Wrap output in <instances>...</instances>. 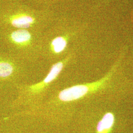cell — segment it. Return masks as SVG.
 <instances>
[{
	"label": "cell",
	"mask_w": 133,
	"mask_h": 133,
	"mask_svg": "<svg viewBox=\"0 0 133 133\" xmlns=\"http://www.w3.org/2000/svg\"><path fill=\"white\" fill-rule=\"evenodd\" d=\"M114 123V116L111 112H107L97 124V133H109Z\"/></svg>",
	"instance_id": "obj_6"
},
{
	"label": "cell",
	"mask_w": 133,
	"mask_h": 133,
	"mask_svg": "<svg viewBox=\"0 0 133 133\" xmlns=\"http://www.w3.org/2000/svg\"><path fill=\"white\" fill-rule=\"evenodd\" d=\"M22 71L14 63L9 60H0V81L14 79L18 78Z\"/></svg>",
	"instance_id": "obj_3"
},
{
	"label": "cell",
	"mask_w": 133,
	"mask_h": 133,
	"mask_svg": "<svg viewBox=\"0 0 133 133\" xmlns=\"http://www.w3.org/2000/svg\"><path fill=\"white\" fill-rule=\"evenodd\" d=\"M68 44L66 38L63 36H58L53 38L50 43V51L55 55H58L64 52Z\"/></svg>",
	"instance_id": "obj_7"
},
{
	"label": "cell",
	"mask_w": 133,
	"mask_h": 133,
	"mask_svg": "<svg viewBox=\"0 0 133 133\" xmlns=\"http://www.w3.org/2000/svg\"><path fill=\"white\" fill-rule=\"evenodd\" d=\"M10 39L17 46L25 48L31 44L33 38L31 34L27 30L19 29L11 33Z\"/></svg>",
	"instance_id": "obj_4"
},
{
	"label": "cell",
	"mask_w": 133,
	"mask_h": 133,
	"mask_svg": "<svg viewBox=\"0 0 133 133\" xmlns=\"http://www.w3.org/2000/svg\"><path fill=\"white\" fill-rule=\"evenodd\" d=\"M105 81L106 79L104 78L98 81L72 86L58 91L53 96L52 99L46 103L48 105L46 108L49 109L52 107L53 109L57 107H62L65 104L81 99L97 90Z\"/></svg>",
	"instance_id": "obj_2"
},
{
	"label": "cell",
	"mask_w": 133,
	"mask_h": 133,
	"mask_svg": "<svg viewBox=\"0 0 133 133\" xmlns=\"http://www.w3.org/2000/svg\"><path fill=\"white\" fill-rule=\"evenodd\" d=\"M67 60L64 59L54 64L42 81L33 84L21 86L16 104L31 109L37 107L50 86L62 72Z\"/></svg>",
	"instance_id": "obj_1"
},
{
	"label": "cell",
	"mask_w": 133,
	"mask_h": 133,
	"mask_svg": "<svg viewBox=\"0 0 133 133\" xmlns=\"http://www.w3.org/2000/svg\"><path fill=\"white\" fill-rule=\"evenodd\" d=\"M35 20L28 14H20L15 15L11 19V24L15 27L22 29L28 28L33 25Z\"/></svg>",
	"instance_id": "obj_5"
}]
</instances>
